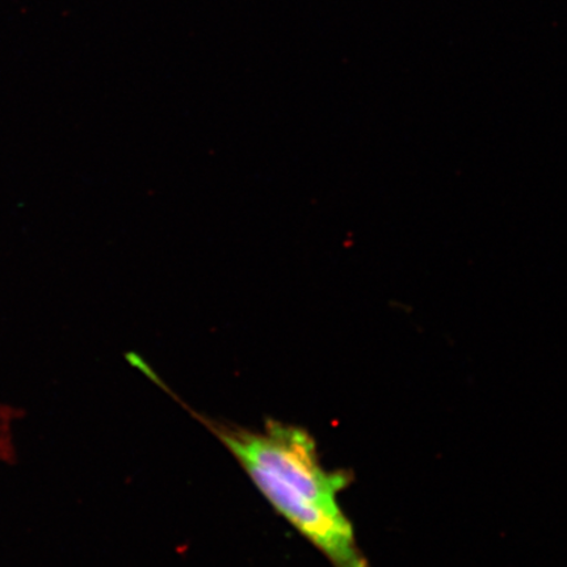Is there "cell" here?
I'll return each instance as SVG.
<instances>
[{
  "label": "cell",
  "mask_w": 567,
  "mask_h": 567,
  "mask_svg": "<svg viewBox=\"0 0 567 567\" xmlns=\"http://www.w3.org/2000/svg\"><path fill=\"white\" fill-rule=\"evenodd\" d=\"M209 429L240 464L257 465L318 506L340 513L337 496L349 485V477L323 470L307 431L276 421L267 422L261 432L210 423Z\"/></svg>",
  "instance_id": "1"
},
{
  "label": "cell",
  "mask_w": 567,
  "mask_h": 567,
  "mask_svg": "<svg viewBox=\"0 0 567 567\" xmlns=\"http://www.w3.org/2000/svg\"><path fill=\"white\" fill-rule=\"evenodd\" d=\"M266 498L292 526L328 557L336 567H368L353 530L342 512L332 513L282 484L259 466L243 463Z\"/></svg>",
  "instance_id": "2"
}]
</instances>
